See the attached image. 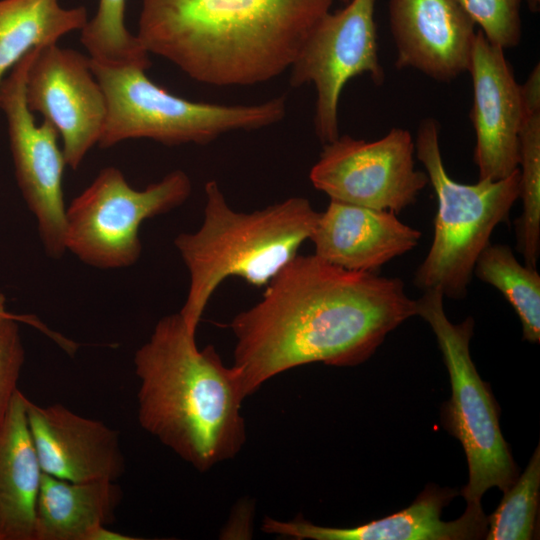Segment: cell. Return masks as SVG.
Segmentation results:
<instances>
[{
	"label": "cell",
	"instance_id": "obj_24",
	"mask_svg": "<svg viewBox=\"0 0 540 540\" xmlns=\"http://www.w3.org/2000/svg\"><path fill=\"white\" fill-rule=\"evenodd\" d=\"M540 500V447L527 467L487 517V540H530L535 538Z\"/></svg>",
	"mask_w": 540,
	"mask_h": 540
},
{
	"label": "cell",
	"instance_id": "obj_8",
	"mask_svg": "<svg viewBox=\"0 0 540 540\" xmlns=\"http://www.w3.org/2000/svg\"><path fill=\"white\" fill-rule=\"evenodd\" d=\"M192 183L174 170L142 190L116 167L103 168L66 208V252L99 269L132 266L141 256V224L181 206Z\"/></svg>",
	"mask_w": 540,
	"mask_h": 540
},
{
	"label": "cell",
	"instance_id": "obj_18",
	"mask_svg": "<svg viewBox=\"0 0 540 540\" xmlns=\"http://www.w3.org/2000/svg\"><path fill=\"white\" fill-rule=\"evenodd\" d=\"M18 389L0 429V540H34L42 470Z\"/></svg>",
	"mask_w": 540,
	"mask_h": 540
},
{
	"label": "cell",
	"instance_id": "obj_22",
	"mask_svg": "<svg viewBox=\"0 0 540 540\" xmlns=\"http://www.w3.org/2000/svg\"><path fill=\"white\" fill-rule=\"evenodd\" d=\"M518 170L523 211L515 222L517 250L523 255L525 265L536 268L540 255V113L523 119Z\"/></svg>",
	"mask_w": 540,
	"mask_h": 540
},
{
	"label": "cell",
	"instance_id": "obj_1",
	"mask_svg": "<svg viewBox=\"0 0 540 540\" xmlns=\"http://www.w3.org/2000/svg\"><path fill=\"white\" fill-rule=\"evenodd\" d=\"M414 315L416 300L400 278L298 254L266 284L260 301L232 319V367L246 398L301 365H358Z\"/></svg>",
	"mask_w": 540,
	"mask_h": 540
},
{
	"label": "cell",
	"instance_id": "obj_2",
	"mask_svg": "<svg viewBox=\"0 0 540 540\" xmlns=\"http://www.w3.org/2000/svg\"><path fill=\"white\" fill-rule=\"evenodd\" d=\"M334 0H142L137 37L190 78L248 86L290 68Z\"/></svg>",
	"mask_w": 540,
	"mask_h": 540
},
{
	"label": "cell",
	"instance_id": "obj_25",
	"mask_svg": "<svg viewBox=\"0 0 540 540\" xmlns=\"http://www.w3.org/2000/svg\"><path fill=\"white\" fill-rule=\"evenodd\" d=\"M486 39L502 49L519 45L523 0H460Z\"/></svg>",
	"mask_w": 540,
	"mask_h": 540
},
{
	"label": "cell",
	"instance_id": "obj_26",
	"mask_svg": "<svg viewBox=\"0 0 540 540\" xmlns=\"http://www.w3.org/2000/svg\"><path fill=\"white\" fill-rule=\"evenodd\" d=\"M25 361V350L20 328L15 318L6 310L0 296V429L2 428Z\"/></svg>",
	"mask_w": 540,
	"mask_h": 540
},
{
	"label": "cell",
	"instance_id": "obj_19",
	"mask_svg": "<svg viewBox=\"0 0 540 540\" xmlns=\"http://www.w3.org/2000/svg\"><path fill=\"white\" fill-rule=\"evenodd\" d=\"M122 497L116 481L73 482L42 472L34 540H94L114 521Z\"/></svg>",
	"mask_w": 540,
	"mask_h": 540
},
{
	"label": "cell",
	"instance_id": "obj_12",
	"mask_svg": "<svg viewBox=\"0 0 540 540\" xmlns=\"http://www.w3.org/2000/svg\"><path fill=\"white\" fill-rule=\"evenodd\" d=\"M25 97L30 111L55 128L67 166L77 170L98 144L106 118L104 92L90 57L57 43L37 48L27 70Z\"/></svg>",
	"mask_w": 540,
	"mask_h": 540
},
{
	"label": "cell",
	"instance_id": "obj_13",
	"mask_svg": "<svg viewBox=\"0 0 540 540\" xmlns=\"http://www.w3.org/2000/svg\"><path fill=\"white\" fill-rule=\"evenodd\" d=\"M504 49L477 30L468 72L473 87L470 118L476 134L473 160L479 179L499 180L518 169L519 133L525 117L520 84Z\"/></svg>",
	"mask_w": 540,
	"mask_h": 540
},
{
	"label": "cell",
	"instance_id": "obj_23",
	"mask_svg": "<svg viewBox=\"0 0 540 540\" xmlns=\"http://www.w3.org/2000/svg\"><path fill=\"white\" fill-rule=\"evenodd\" d=\"M127 0H99L95 15L80 30L90 59L105 65L150 67L149 53L126 27Z\"/></svg>",
	"mask_w": 540,
	"mask_h": 540
},
{
	"label": "cell",
	"instance_id": "obj_15",
	"mask_svg": "<svg viewBox=\"0 0 540 540\" xmlns=\"http://www.w3.org/2000/svg\"><path fill=\"white\" fill-rule=\"evenodd\" d=\"M26 415L42 472L73 482L116 481L124 474L119 433L102 421L28 398Z\"/></svg>",
	"mask_w": 540,
	"mask_h": 540
},
{
	"label": "cell",
	"instance_id": "obj_3",
	"mask_svg": "<svg viewBox=\"0 0 540 540\" xmlns=\"http://www.w3.org/2000/svg\"><path fill=\"white\" fill-rule=\"evenodd\" d=\"M180 313L161 318L134 355L140 426L200 472L246 441L237 372L215 347L198 349Z\"/></svg>",
	"mask_w": 540,
	"mask_h": 540
},
{
	"label": "cell",
	"instance_id": "obj_6",
	"mask_svg": "<svg viewBox=\"0 0 540 540\" xmlns=\"http://www.w3.org/2000/svg\"><path fill=\"white\" fill-rule=\"evenodd\" d=\"M106 100L98 141L102 149L147 138L167 146L208 144L236 130H255L281 121L285 96L256 105H221L178 97L151 81L140 65H105L90 59Z\"/></svg>",
	"mask_w": 540,
	"mask_h": 540
},
{
	"label": "cell",
	"instance_id": "obj_17",
	"mask_svg": "<svg viewBox=\"0 0 540 540\" xmlns=\"http://www.w3.org/2000/svg\"><path fill=\"white\" fill-rule=\"evenodd\" d=\"M421 232L401 222L396 213L336 200L319 213L310 240L314 254L350 271L375 272L414 249Z\"/></svg>",
	"mask_w": 540,
	"mask_h": 540
},
{
	"label": "cell",
	"instance_id": "obj_5",
	"mask_svg": "<svg viewBox=\"0 0 540 540\" xmlns=\"http://www.w3.org/2000/svg\"><path fill=\"white\" fill-rule=\"evenodd\" d=\"M414 146L437 197L433 240L415 271L414 284L423 291L463 299L479 255L519 199V170L499 180L455 181L443 163L439 123L430 117L420 123Z\"/></svg>",
	"mask_w": 540,
	"mask_h": 540
},
{
	"label": "cell",
	"instance_id": "obj_16",
	"mask_svg": "<svg viewBox=\"0 0 540 540\" xmlns=\"http://www.w3.org/2000/svg\"><path fill=\"white\" fill-rule=\"evenodd\" d=\"M457 495L451 488L429 484L407 508L349 528L315 525L305 519L281 521L266 517L261 529L269 534L304 540H474L486 537L488 522L481 504H467L456 520L445 522L442 511Z\"/></svg>",
	"mask_w": 540,
	"mask_h": 540
},
{
	"label": "cell",
	"instance_id": "obj_28",
	"mask_svg": "<svg viewBox=\"0 0 540 540\" xmlns=\"http://www.w3.org/2000/svg\"><path fill=\"white\" fill-rule=\"evenodd\" d=\"M528 6L532 12H538L540 7V0H526Z\"/></svg>",
	"mask_w": 540,
	"mask_h": 540
},
{
	"label": "cell",
	"instance_id": "obj_7",
	"mask_svg": "<svg viewBox=\"0 0 540 540\" xmlns=\"http://www.w3.org/2000/svg\"><path fill=\"white\" fill-rule=\"evenodd\" d=\"M443 295L426 290L416 299V315L434 332L449 373L451 398L442 407L444 428L464 449L468 483L461 490L467 504H481L483 494L496 487L503 493L518 478V470L499 426V407L470 356L474 320L459 324L446 316Z\"/></svg>",
	"mask_w": 540,
	"mask_h": 540
},
{
	"label": "cell",
	"instance_id": "obj_27",
	"mask_svg": "<svg viewBox=\"0 0 540 540\" xmlns=\"http://www.w3.org/2000/svg\"><path fill=\"white\" fill-rule=\"evenodd\" d=\"M520 95L525 116L540 113V66L539 63L520 85Z\"/></svg>",
	"mask_w": 540,
	"mask_h": 540
},
{
	"label": "cell",
	"instance_id": "obj_14",
	"mask_svg": "<svg viewBox=\"0 0 540 540\" xmlns=\"http://www.w3.org/2000/svg\"><path fill=\"white\" fill-rule=\"evenodd\" d=\"M397 69L441 82L468 72L476 24L460 0H389Z\"/></svg>",
	"mask_w": 540,
	"mask_h": 540
},
{
	"label": "cell",
	"instance_id": "obj_10",
	"mask_svg": "<svg viewBox=\"0 0 540 540\" xmlns=\"http://www.w3.org/2000/svg\"><path fill=\"white\" fill-rule=\"evenodd\" d=\"M323 145L309 178L330 200L399 213L429 183L427 173L415 168L408 130L393 128L374 141L343 135Z\"/></svg>",
	"mask_w": 540,
	"mask_h": 540
},
{
	"label": "cell",
	"instance_id": "obj_29",
	"mask_svg": "<svg viewBox=\"0 0 540 540\" xmlns=\"http://www.w3.org/2000/svg\"><path fill=\"white\" fill-rule=\"evenodd\" d=\"M339 1H341L343 4H346V3H348L350 0H339Z\"/></svg>",
	"mask_w": 540,
	"mask_h": 540
},
{
	"label": "cell",
	"instance_id": "obj_11",
	"mask_svg": "<svg viewBox=\"0 0 540 540\" xmlns=\"http://www.w3.org/2000/svg\"><path fill=\"white\" fill-rule=\"evenodd\" d=\"M36 49L25 55L0 85V108L6 115L18 186L34 215L46 255L66 252L63 174L67 166L58 133L46 120L36 124L25 97V82Z\"/></svg>",
	"mask_w": 540,
	"mask_h": 540
},
{
	"label": "cell",
	"instance_id": "obj_4",
	"mask_svg": "<svg viewBox=\"0 0 540 540\" xmlns=\"http://www.w3.org/2000/svg\"><path fill=\"white\" fill-rule=\"evenodd\" d=\"M204 190L201 226L174 240L189 273L187 297L179 313L194 333L220 283L236 276L255 287L266 286L310 240L319 217L304 197L238 212L228 205L215 180L208 181Z\"/></svg>",
	"mask_w": 540,
	"mask_h": 540
},
{
	"label": "cell",
	"instance_id": "obj_21",
	"mask_svg": "<svg viewBox=\"0 0 540 540\" xmlns=\"http://www.w3.org/2000/svg\"><path fill=\"white\" fill-rule=\"evenodd\" d=\"M476 277L498 289L518 315L523 339L540 341V275L536 268L518 261L504 244H489L479 255Z\"/></svg>",
	"mask_w": 540,
	"mask_h": 540
},
{
	"label": "cell",
	"instance_id": "obj_9",
	"mask_svg": "<svg viewBox=\"0 0 540 540\" xmlns=\"http://www.w3.org/2000/svg\"><path fill=\"white\" fill-rule=\"evenodd\" d=\"M377 0H350L328 12L313 28L290 67V84L313 83L316 89L315 133L323 143L339 136L338 104L347 82L368 74L381 85L385 73L378 56Z\"/></svg>",
	"mask_w": 540,
	"mask_h": 540
},
{
	"label": "cell",
	"instance_id": "obj_20",
	"mask_svg": "<svg viewBox=\"0 0 540 540\" xmlns=\"http://www.w3.org/2000/svg\"><path fill=\"white\" fill-rule=\"evenodd\" d=\"M87 21L84 6L64 8L58 0H0V85L30 51L57 43Z\"/></svg>",
	"mask_w": 540,
	"mask_h": 540
}]
</instances>
